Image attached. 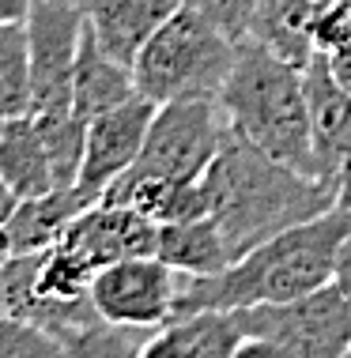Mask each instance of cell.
Masks as SVG:
<instances>
[{"mask_svg": "<svg viewBox=\"0 0 351 358\" xmlns=\"http://www.w3.org/2000/svg\"><path fill=\"white\" fill-rule=\"evenodd\" d=\"M204 185L212 200V219L219 222L234 260L257 249L261 241L336 208V181L272 159L234 129L204 173Z\"/></svg>", "mask_w": 351, "mask_h": 358, "instance_id": "1", "label": "cell"}, {"mask_svg": "<svg viewBox=\"0 0 351 358\" xmlns=\"http://www.w3.org/2000/svg\"><path fill=\"white\" fill-rule=\"evenodd\" d=\"M347 234H351V208L336 204L325 215L298 222L284 234L261 241L257 249L238 257L219 275L185 279L174 317L200 313V309L238 313V309L276 306L302 294H314V290L333 283L336 257Z\"/></svg>", "mask_w": 351, "mask_h": 358, "instance_id": "2", "label": "cell"}, {"mask_svg": "<svg viewBox=\"0 0 351 358\" xmlns=\"http://www.w3.org/2000/svg\"><path fill=\"white\" fill-rule=\"evenodd\" d=\"M227 124L242 140L257 143L272 159L317 178L314 132H310L306 76L291 61L276 57L257 38L238 42V57L219 91Z\"/></svg>", "mask_w": 351, "mask_h": 358, "instance_id": "3", "label": "cell"}, {"mask_svg": "<svg viewBox=\"0 0 351 358\" xmlns=\"http://www.w3.org/2000/svg\"><path fill=\"white\" fill-rule=\"evenodd\" d=\"M234 57L238 42H230L193 0H185L132 61L136 91L159 106L178 99H219Z\"/></svg>", "mask_w": 351, "mask_h": 358, "instance_id": "4", "label": "cell"}, {"mask_svg": "<svg viewBox=\"0 0 351 358\" xmlns=\"http://www.w3.org/2000/svg\"><path fill=\"white\" fill-rule=\"evenodd\" d=\"M230 124L219 99H178L163 102L151 117L140 159L125 173L167 181H200L227 140Z\"/></svg>", "mask_w": 351, "mask_h": 358, "instance_id": "5", "label": "cell"}, {"mask_svg": "<svg viewBox=\"0 0 351 358\" xmlns=\"http://www.w3.org/2000/svg\"><path fill=\"white\" fill-rule=\"evenodd\" d=\"M246 336H265L298 358H344L351 347V302L336 283L276 306L238 309Z\"/></svg>", "mask_w": 351, "mask_h": 358, "instance_id": "6", "label": "cell"}, {"mask_svg": "<svg viewBox=\"0 0 351 358\" xmlns=\"http://www.w3.org/2000/svg\"><path fill=\"white\" fill-rule=\"evenodd\" d=\"M83 31H87V15L80 0H34L31 15H27L31 83H34L31 113H72V80Z\"/></svg>", "mask_w": 351, "mask_h": 358, "instance_id": "7", "label": "cell"}, {"mask_svg": "<svg viewBox=\"0 0 351 358\" xmlns=\"http://www.w3.org/2000/svg\"><path fill=\"white\" fill-rule=\"evenodd\" d=\"M185 275L159 257H129L102 268L91 283V302L102 321L129 328H163L174 321Z\"/></svg>", "mask_w": 351, "mask_h": 358, "instance_id": "8", "label": "cell"}, {"mask_svg": "<svg viewBox=\"0 0 351 358\" xmlns=\"http://www.w3.org/2000/svg\"><path fill=\"white\" fill-rule=\"evenodd\" d=\"M155 110H159V102H151L148 94H132L129 102L87 121V151H83V170H80V185L76 189L87 192L95 204L140 159Z\"/></svg>", "mask_w": 351, "mask_h": 358, "instance_id": "9", "label": "cell"}, {"mask_svg": "<svg viewBox=\"0 0 351 358\" xmlns=\"http://www.w3.org/2000/svg\"><path fill=\"white\" fill-rule=\"evenodd\" d=\"M64 245L76 249L95 272L117 264L129 257H155L159 245V222L148 219L144 211L125 204H91L83 215L64 230Z\"/></svg>", "mask_w": 351, "mask_h": 358, "instance_id": "10", "label": "cell"}, {"mask_svg": "<svg viewBox=\"0 0 351 358\" xmlns=\"http://www.w3.org/2000/svg\"><path fill=\"white\" fill-rule=\"evenodd\" d=\"M302 76H306V99H310V132H314L317 178L336 181L340 162L351 155V91H344L336 83L325 53L310 57Z\"/></svg>", "mask_w": 351, "mask_h": 358, "instance_id": "11", "label": "cell"}, {"mask_svg": "<svg viewBox=\"0 0 351 358\" xmlns=\"http://www.w3.org/2000/svg\"><path fill=\"white\" fill-rule=\"evenodd\" d=\"M238 313L227 309H200V313H181L144 340L140 358H234L242 347Z\"/></svg>", "mask_w": 351, "mask_h": 358, "instance_id": "12", "label": "cell"}, {"mask_svg": "<svg viewBox=\"0 0 351 358\" xmlns=\"http://www.w3.org/2000/svg\"><path fill=\"white\" fill-rule=\"evenodd\" d=\"M185 0H80L87 27L102 42L106 53L132 64L148 38L178 12Z\"/></svg>", "mask_w": 351, "mask_h": 358, "instance_id": "13", "label": "cell"}, {"mask_svg": "<svg viewBox=\"0 0 351 358\" xmlns=\"http://www.w3.org/2000/svg\"><path fill=\"white\" fill-rule=\"evenodd\" d=\"M132 94H140L136 91L132 64L106 53L102 42L95 38V31L87 27L83 45H80V61H76V80H72V113L83 121H95L99 113L129 102Z\"/></svg>", "mask_w": 351, "mask_h": 358, "instance_id": "14", "label": "cell"}, {"mask_svg": "<svg viewBox=\"0 0 351 358\" xmlns=\"http://www.w3.org/2000/svg\"><path fill=\"white\" fill-rule=\"evenodd\" d=\"M0 181L19 200L46 196V192L57 189L53 162H50V151H46V140H42L34 113L8 121L4 136H0Z\"/></svg>", "mask_w": 351, "mask_h": 358, "instance_id": "15", "label": "cell"}, {"mask_svg": "<svg viewBox=\"0 0 351 358\" xmlns=\"http://www.w3.org/2000/svg\"><path fill=\"white\" fill-rule=\"evenodd\" d=\"M155 257L163 264H170L174 272H181L185 279H200V275H219L223 268L234 264L223 230L212 215L189 219V222H167L159 227V245Z\"/></svg>", "mask_w": 351, "mask_h": 358, "instance_id": "16", "label": "cell"}, {"mask_svg": "<svg viewBox=\"0 0 351 358\" xmlns=\"http://www.w3.org/2000/svg\"><path fill=\"white\" fill-rule=\"evenodd\" d=\"M95 200L80 189H53L46 196L19 200L8 234H12L15 253H46L50 245L64 238V230L76 222V215H83Z\"/></svg>", "mask_w": 351, "mask_h": 358, "instance_id": "17", "label": "cell"}, {"mask_svg": "<svg viewBox=\"0 0 351 358\" xmlns=\"http://www.w3.org/2000/svg\"><path fill=\"white\" fill-rule=\"evenodd\" d=\"M329 4L333 0H261L249 38H257L261 45H268L272 53L291 61L295 69H306L310 57H314L310 27Z\"/></svg>", "mask_w": 351, "mask_h": 358, "instance_id": "18", "label": "cell"}, {"mask_svg": "<svg viewBox=\"0 0 351 358\" xmlns=\"http://www.w3.org/2000/svg\"><path fill=\"white\" fill-rule=\"evenodd\" d=\"M0 110H4L8 117H27V113L34 110L27 23L0 27Z\"/></svg>", "mask_w": 351, "mask_h": 358, "instance_id": "19", "label": "cell"}, {"mask_svg": "<svg viewBox=\"0 0 351 358\" xmlns=\"http://www.w3.org/2000/svg\"><path fill=\"white\" fill-rule=\"evenodd\" d=\"M148 340V328H129V324H110L95 321L68 336V358H140V347Z\"/></svg>", "mask_w": 351, "mask_h": 358, "instance_id": "20", "label": "cell"}, {"mask_svg": "<svg viewBox=\"0 0 351 358\" xmlns=\"http://www.w3.org/2000/svg\"><path fill=\"white\" fill-rule=\"evenodd\" d=\"M0 358H68V347L57 336L0 309Z\"/></svg>", "mask_w": 351, "mask_h": 358, "instance_id": "21", "label": "cell"}, {"mask_svg": "<svg viewBox=\"0 0 351 358\" xmlns=\"http://www.w3.org/2000/svg\"><path fill=\"white\" fill-rule=\"evenodd\" d=\"M193 4H197L230 42H246L249 31H253V19H257L261 0H193Z\"/></svg>", "mask_w": 351, "mask_h": 358, "instance_id": "22", "label": "cell"}, {"mask_svg": "<svg viewBox=\"0 0 351 358\" xmlns=\"http://www.w3.org/2000/svg\"><path fill=\"white\" fill-rule=\"evenodd\" d=\"M310 42H314V53H336L340 45H347L351 42V8L333 0V4L314 19Z\"/></svg>", "mask_w": 351, "mask_h": 358, "instance_id": "23", "label": "cell"}, {"mask_svg": "<svg viewBox=\"0 0 351 358\" xmlns=\"http://www.w3.org/2000/svg\"><path fill=\"white\" fill-rule=\"evenodd\" d=\"M234 358H298V355L276 340H265V336H246L242 347L234 351Z\"/></svg>", "mask_w": 351, "mask_h": 358, "instance_id": "24", "label": "cell"}, {"mask_svg": "<svg viewBox=\"0 0 351 358\" xmlns=\"http://www.w3.org/2000/svg\"><path fill=\"white\" fill-rule=\"evenodd\" d=\"M325 57H329V69H333L336 83L344 87V91H351V42L340 45L336 53H325Z\"/></svg>", "mask_w": 351, "mask_h": 358, "instance_id": "25", "label": "cell"}, {"mask_svg": "<svg viewBox=\"0 0 351 358\" xmlns=\"http://www.w3.org/2000/svg\"><path fill=\"white\" fill-rule=\"evenodd\" d=\"M333 283L344 290V298L351 302V234L347 241L340 245V257H336V275H333Z\"/></svg>", "mask_w": 351, "mask_h": 358, "instance_id": "26", "label": "cell"}, {"mask_svg": "<svg viewBox=\"0 0 351 358\" xmlns=\"http://www.w3.org/2000/svg\"><path fill=\"white\" fill-rule=\"evenodd\" d=\"M31 8H34V0H0V27H8V23H27Z\"/></svg>", "mask_w": 351, "mask_h": 358, "instance_id": "27", "label": "cell"}, {"mask_svg": "<svg viewBox=\"0 0 351 358\" xmlns=\"http://www.w3.org/2000/svg\"><path fill=\"white\" fill-rule=\"evenodd\" d=\"M336 204L351 208V155L340 162V170H336Z\"/></svg>", "mask_w": 351, "mask_h": 358, "instance_id": "28", "label": "cell"}, {"mask_svg": "<svg viewBox=\"0 0 351 358\" xmlns=\"http://www.w3.org/2000/svg\"><path fill=\"white\" fill-rule=\"evenodd\" d=\"M15 208H19V196L4 185V181H0V227H8V222H12Z\"/></svg>", "mask_w": 351, "mask_h": 358, "instance_id": "29", "label": "cell"}, {"mask_svg": "<svg viewBox=\"0 0 351 358\" xmlns=\"http://www.w3.org/2000/svg\"><path fill=\"white\" fill-rule=\"evenodd\" d=\"M15 257V245H12V234H8V227H0V268L8 264V260Z\"/></svg>", "mask_w": 351, "mask_h": 358, "instance_id": "30", "label": "cell"}, {"mask_svg": "<svg viewBox=\"0 0 351 358\" xmlns=\"http://www.w3.org/2000/svg\"><path fill=\"white\" fill-rule=\"evenodd\" d=\"M8 121H12V117H8V113H4V110H0V136H4V129H8Z\"/></svg>", "mask_w": 351, "mask_h": 358, "instance_id": "31", "label": "cell"}, {"mask_svg": "<svg viewBox=\"0 0 351 358\" xmlns=\"http://www.w3.org/2000/svg\"><path fill=\"white\" fill-rule=\"evenodd\" d=\"M340 4H347V8H351V0H340Z\"/></svg>", "mask_w": 351, "mask_h": 358, "instance_id": "32", "label": "cell"}, {"mask_svg": "<svg viewBox=\"0 0 351 358\" xmlns=\"http://www.w3.org/2000/svg\"><path fill=\"white\" fill-rule=\"evenodd\" d=\"M344 358H351V347H347V355H344Z\"/></svg>", "mask_w": 351, "mask_h": 358, "instance_id": "33", "label": "cell"}]
</instances>
